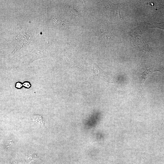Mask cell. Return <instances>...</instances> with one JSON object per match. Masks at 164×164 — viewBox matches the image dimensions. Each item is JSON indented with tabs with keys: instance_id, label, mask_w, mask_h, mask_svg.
Instances as JSON below:
<instances>
[{
	"instance_id": "277c9868",
	"label": "cell",
	"mask_w": 164,
	"mask_h": 164,
	"mask_svg": "<svg viewBox=\"0 0 164 164\" xmlns=\"http://www.w3.org/2000/svg\"><path fill=\"white\" fill-rule=\"evenodd\" d=\"M32 118L33 121H35L41 125H43L44 120L41 116L39 115L36 116Z\"/></svg>"
},
{
	"instance_id": "8992f818",
	"label": "cell",
	"mask_w": 164,
	"mask_h": 164,
	"mask_svg": "<svg viewBox=\"0 0 164 164\" xmlns=\"http://www.w3.org/2000/svg\"><path fill=\"white\" fill-rule=\"evenodd\" d=\"M13 142L12 140H8L7 141V144L6 145V147L8 148L9 146H10V145L13 143Z\"/></svg>"
},
{
	"instance_id": "7a4b0ae2",
	"label": "cell",
	"mask_w": 164,
	"mask_h": 164,
	"mask_svg": "<svg viewBox=\"0 0 164 164\" xmlns=\"http://www.w3.org/2000/svg\"><path fill=\"white\" fill-rule=\"evenodd\" d=\"M159 71L158 70L155 68L154 67H150L149 68H147L144 72L140 75L139 77V85L138 87V90L139 91V93L141 94L143 97V96L142 94V89L145 81L149 76L150 74L155 71Z\"/></svg>"
},
{
	"instance_id": "ba28073f",
	"label": "cell",
	"mask_w": 164,
	"mask_h": 164,
	"mask_svg": "<svg viewBox=\"0 0 164 164\" xmlns=\"http://www.w3.org/2000/svg\"><path fill=\"white\" fill-rule=\"evenodd\" d=\"M15 87L18 88H20L22 87V84L19 82H17L16 83Z\"/></svg>"
},
{
	"instance_id": "9c48e42d",
	"label": "cell",
	"mask_w": 164,
	"mask_h": 164,
	"mask_svg": "<svg viewBox=\"0 0 164 164\" xmlns=\"http://www.w3.org/2000/svg\"><path fill=\"white\" fill-rule=\"evenodd\" d=\"M160 9L161 11L162 14L164 15V6L161 5Z\"/></svg>"
},
{
	"instance_id": "30bf717a",
	"label": "cell",
	"mask_w": 164,
	"mask_h": 164,
	"mask_svg": "<svg viewBox=\"0 0 164 164\" xmlns=\"http://www.w3.org/2000/svg\"><path fill=\"white\" fill-rule=\"evenodd\" d=\"M132 163L133 164H136L133 161L132 162ZM144 159L143 158L142 159V163L141 164H144Z\"/></svg>"
},
{
	"instance_id": "5b68a950",
	"label": "cell",
	"mask_w": 164,
	"mask_h": 164,
	"mask_svg": "<svg viewBox=\"0 0 164 164\" xmlns=\"http://www.w3.org/2000/svg\"><path fill=\"white\" fill-rule=\"evenodd\" d=\"M36 158V155H32L30 154L28 155H27L25 158L26 162L27 163H28L31 161L35 159Z\"/></svg>"
},
{
	"instance_id": "3957f363",
	"label": "cell",
	"mask_w": 164,
	"mask_h": 164,
	"mask_svg": "<svg viewBox=\"0 0 164 164\" xmlns=\"http://www.w3.org/2000/svg\"><path fill=\"white\" fill-rule=\"evenodd\" d=\"M146 26L148 28H158L164 30V23L154 22L152 23H145Z\"/></svg>"
},
{
	"instance_id": "6da1fadb",
	"label": "cell",
	"mask_w": 164,
	"mask_h": 164,
	"mask_svg": "<svg viewBox=\"0 0 164 164\" xmlns=\"http://www.w3.org/2000/svg\"><path fill=\"white\" fill-rule=\"evenodd\" d=\"M93 68L95 74L99 79L109 83L113 82V77L111 75L103 71L95 64Z\"/></svg>"
},
{
	"instance_id": "8fae6325",
	"label": "cell",
	"mask_w": 164,
	"mask_h": 164,
	"mask_svg": "<svg viewBox=\"0 0 164 164\" xmlns=\"http://www.w3.org/2000/svg\"><path fill=\"white\" fill-rule=\"evenodd\" d=\"M163 124H164V123H163Z\"/></svg>"
},
{
	"instance_id": "52a82bcc",
	"label": "cell",
	"mask_w": 164,
	"mask_h": 164,
	"mask_svg": "<svg viewBox=\"0 0 164 164\" xmlns=\"http://www.w3.org/2000/svg\"><path fill=\"white\" fill-rule=\"evenodd\" d=\"M23 85L24 86H25V87H27V88H29L30 86V84L28 82H25L23 84Z\"/></svg>"
}]
</instances>
